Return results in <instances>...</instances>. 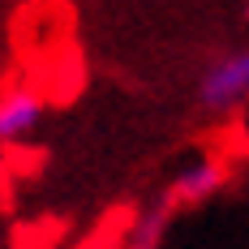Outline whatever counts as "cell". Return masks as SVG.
Segmentation results:
<instances>
[{"mask_svg":"<svg viewBox=\"0 0 249 249\" xmlns=\"http://www.w3.org/2000/svg\"><path fill=\"white\" fill-rule=\"evenodd\" d=\"M245 18H249V4H245Z\"/></svg>","mask_w":249,"mask_h":249,"instance_id":"cell-5","label":"cell"},{"mask_svg":"<svg viewBox=\"0 0 249 249\" xmlns=\"http://www.w3.org/2000/svg\"><path fill=\"white\" fill-rule=\"evenodd\" d=\"M43 116V99L35 95V90H9V95H0V146H9V142H22L26 133H35V124Z\"/></svg>","mask_w":249,"mask_h":249,"instance_id":"cell-3","label":"cell"},{"mask_svg":"<svg viewBox=\"0 0 249 249\" xmlns=\"http://www.w3.org/2000/svg\"><path fill=\"white\" fill-rule=\"evenodd\" d=\"M249 99V48L224 52L219 60H211L198 77V107L206 116H224L232 107Z\"/></svg>","mask_w":249,"mask_h":249,"instance_id":"cell-1","label":"cell"},{"mask_svg":"<svg viewBox=\"0 0 249 249\" xmlns=\"http://www.w3.org/2000/svg\"><path fill=\"white\" fill-rule=\"evenodd\" d=\"M224 180H228V163H219V159H202V163H194V168H185L163 194H168L172 206H198V202L215 198V194L224 189Z\"/></svg>","mask_w":249,"mask_h":249,"instance_id":"cell-2","label":"cell"},{"mask_svg":"<svg viewBox=\"0 0 249 249\" xmlns=\"http://www.w3.org/2000/svg\"><path fill=\"white\" fill-rule=\"evenodd\" d=\"M172 202H168V194L163 198H155L133 219V228H129V236H124V249H159V241H163V232H168V219H172Z\"/></svg>","mask_w":249,"mask_h":249,"instance_id":"cell-4","label":"cell"}]
</instances>
